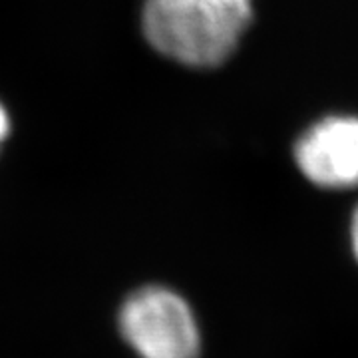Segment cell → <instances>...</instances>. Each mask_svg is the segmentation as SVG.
I'll return each mask as SVG.
<instances>
[{
    "instance_id": "cell-1",
    "label": "cell",
    "mask_w": 358,
    "mask_h": 358,
    "mask_svg": "<svg viewBox=\"0 0 358 358\" xmlns=\"http://www.w3.org/2000/svg\"><path fill=\"white\" fill-rule=\"evenodd\" d=\"M251 0H145L143 34L159 54L193 68L223 64L251 22Z\"/></svg>"
},
{
    "instance_id": "cell-2",
    "label": "cell",
    "mask_w": 358,
    "mask_h": 358,
    "mask_svg": "<svg viewBox=\"0 0 358 358\" xmlns=\"http://www.w3.org/2000/svg\"><path fill=\"white\" fill-rule=\"evenodd\" d=\"M120 331L140 358H199L201 331L189 303L152 285L131 293L120 308Z\"/></svg>"
},
{
    "instance_id": "cell-3",
    "label": "cell",
    "mask_w": 358,
    "mask_h": 358,
    "mask_svg": "<svg viewBox=\"0 0 358 358\" xmlns=\"http://www.w3.org/2000/svg\"><path fill=\"white\" fill-rule=\"evenodd\" d=\"M301 173L327 189L358 185V117H327L294 148Z\"/></svg>"
},
{
    "instance_id": "cell-4",
    "label": "cell",
    "mask_w": 358,
    "mask_h": 358,
    "mask_svg": "<svg viewBox=\"0 0 358 358\" xmlns=\"http://www.w3.org/2000/svg\"><path fill=\"white\" fill-rule=\"evenodd\" d=\"M8 134H10V117L6 114L4 106L0 103V145H2V141L8 138Z\"/></svg>"
},
{
    "instance_id": "cell-5",
    "label": "cell",
    "mask_w": 358,
    "mask_h": 358,
    "mask_svg": "<svg viewBox=\"0 0 358 358\" xmlns=\"http://www.w3.org/2000/svg\"><path fill=\"white\" fill-rule=\"evenodd\" d=\"M350 243H352V253L358 261V207L352 215V223H350Z\"/></svg>"
}]
</instances>
